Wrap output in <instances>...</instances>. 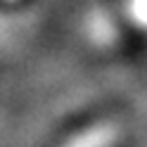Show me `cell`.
Segmentation results:
<instances>
[{
  "mask_svg": "<svg viewBox=\"0 0 147 147\" xmlns=\"http://www.w3.org/2000/svg\"><path fill=\"white\" fill-rule=\"evenodd\" d=\"M10 3H12V0H10Z\"/></svg>",
  "mask_w": 147,
  "mask_h": 147,
  "instance_id": "cell-1",
  "label": "cell"
}]
</instances>
